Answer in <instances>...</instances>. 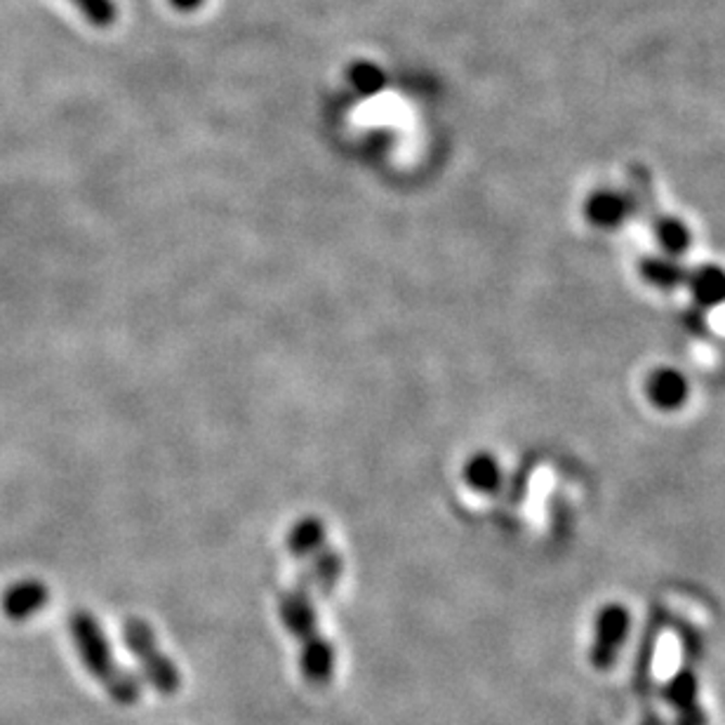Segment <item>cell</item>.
Returning a JSON list of instances; mask_svg holds the SVG:
<instances>
[{
	"label": "cell",
	"mask_w": 725,
	"mask_h": 725,
	"mask_svg": "<svg viewBox=\"0 0 725 725\" xmlns=\"http://www.w3.org/2000/svg\"><path fill=\"white\" fill-rule=\"evenodd\" d=\"M467 483L479 493H495L501 485V467L493 455H476L469 459V465L465 469Z\"/></svg>",
	"instance_id": "obj_16"
},
{
	"label": "cell",
	"mask_w": 725,
	"mask_h": 725,
	"mask_svg": "<svg viewBox=\"0 0 725 725\" xmlns=\"http://www.w3.org/2000/svg\"><path fill=\"white\" fill-rule=\"evenodd\" d=\"M205 0H170V5L179 12H191V10H199Z\"/></svg>",
	"instance_id": "obj_20"
},
{
	"label": "cell",
	"mask_w": 725,
	"mask_h": 725,
	"mask_svg": "<svg viewBox=\"0 0 725 725\" xmlns=\"http://www.w3.org/2000/svg\"><path fill=\"white\" fill-rule=\"evenodd\" d=\"M309 559L311 563L302 570L300 580L309 584L314 594L330 596L332 589L338 587V582L342 580L344 559L340 556V551H334L328 544H323L316 554H311Z\"/></svg>",
	"instance_id": "obj_8"
},
{
	"label": "cell",
	"mask_w": 725,
	"mask_h": 725,
	"mask_svg": "<svg viewBox=\"0 0 725 725\" xmlns=\"http://www.w3.org/2000/svg\"><path fill=\"white\" fill-rule=\"evenodd\" d=\"M68 632H72L78 658L86 664L88 672L102 683L111 700L123 707H135L142 700V683L123 666L111 654L109 638L90 612L78 610L68 620Z\"/></svg>",
	"instance_id": "obj_1"
},
{
	"label": "cell",
	"mask_w": 725,
	"mask_h": 725,
	"mask_svg": "<svg viewBox=\"0 0 725 725\" xmlns=\"http://www.w3.org/2000/svg\"><path fill=\"white\" fill-rule=\"evenodd\" d=\"M632 632V612L622 603H606L594 618L589 662L596 672H610Z\"/></svg>",
	"instance_id": "obj_3"
},
{
	"label": "cell",
	"mask_w": 725,
	"mask_h": 725,
	"mask_svg": "<svg viewBox=\"0 0 725 725\" xmlns=\"http://www.w3.org/2000/svg\"><path fill=\"white\" fill-rule=\"evenodd\" d=\"M48 587L43 582L26 580L17 582L3 596V612L10 620H29L48 603Z\"/></svg>",
	"instance_id": "obj_9"
},
{
	"label": "cell",
	"mask_w": 725,
	"mask_h": 725,
	"mask_svg": "<svg viewBox=\"0 0 725 725\" xmlns=\"http://www.w3.org/2000/svg\"><path fill=\"white\" fill-rule=\"evenodd\" d=\"M686 285L697 306L714 309L725 302V269L718 264H702L688 274Z\"/></svg>",
	"instance_id": "obj_10"
},
{
	"label": "cell",
	"mask_w": 725,
	"mask_h": 725,
	"mask_svg": "<svg viewBox=\"0 0 725 725\" xmlns=\"http://www.w3.org/2000/svg\"><path fill=\"white\" fill-rule=\"evenodd\" d=\"M638 271L640 278H644L646 283H650L652 288L658 290H676L683 283H686L688 271L676 257H666V255H652L646 257L644 262L638 264Z\"/></svg>",
	"instance_id": "obj_12"
},
{
	"label": "cell",
	"mask_w": 725,
	"mask_h": 725,
	"mask_svg": "<svg viewBox=\"0 0 725 725\" xmlns=\"http://www.w3.org/2000/svg\"><path fill=\"white\" fill-rule=\"evenodd\" d=\"M323 544H328L326 537V525L318 519H304L300 521L288 537V547L295 559H309Z\"/></svg>",
	"instance_id": "obj_15"
},
{
	"label": "cell",
	"mask_w": 725,
	"mask_h": 725,
	"mask_svg": "<svg viewBox=\"0 0 725 725\" xmlns=\"http://www.w3.org/2000/svg\"><path fill=\"white\" fill-rule=\"evenodd\" d=\"M278 615H281L283 626L300 640V644L320 634L314 606V592L309 584L302 580H297L288 592L281 594V598H278Z\"/></svg>",
	"instance_id": "obj_4"
},
{
	"label": "cell",
	"mask_w": 725,
	"mask_h": 725,
	"mask_svg": "<svg viewBox=\"0 0 725 725\" xmlns=\"http://www.w3.org/2000/svg\"><path fill=\"white\" fill-rule=\"evenodd\" d=\"M674 725H709V716H707L704 707L697 704V707H690L686 711H678L676 718H674Z\"/></svg>",
	"instance_id": "obj_19"
},
{
	"label": "cell",
	"mask_w": 725,
	"mask_h": 725,
	"mask_svg": "<svg viewBox=\"0 0 725 725\" xmlns=\"http://www.w3.org/2000/svg\"><path fill=\"white\" fill-rule=\"evenodd\" d=\"M638 725H666V721L660 714H654V711H648V714L640 718Z\"/></svg>",
	"instance_id": "obj_21"
},
{
	"label": "cell",
	"mask_w": 725,
	"mask_h": 725,
	"mask_svg": "<svg viewBox=\"0 0 725 725\" xmlns=\"http://www.w3.org/2000/svg\"><path fill=\"white\" fill-rule=\"evenodd\" d=\"M646 396L652 408L662 412H676L690 398V382L686 374L672 366L654 368L646 380Z\"/></svg>",
	"instance_id": "obj_5"
},
{
	"label": "cell",
	"mask_w": 725,
	"mask_h": 725,
	"mask_svg": "<svg viewBox=\"0 0 725 725\" xmlns=\"http://www.w3.org/2000/svg\"><path fill=\"white\" fill-rule=\"evenodd\" d=\"M654 243L666 257H683L692 245V231L681 217H660L652 227Z\"/></svg>",
	"instance_id": "obj_14"
},
{
	"label": "cell",
	"mask_w": 725,
	"mask_h": 725,
	"mask_svg": "<svg viewBox=\"0 0 725 725\" xmlns=\"http://www.w3.org/2000/svg\"><path fill=\"white\" fill-rule=\"evenodd\" d=\"M72 3L97 29H109L118 20V8L114 0H72Z\"/></svg>",
	"instance_id": "obj_17"
},
{
	"label": "cell",
	"mask_w": 725,
	"mask_h": 725,
	"mask_svg": "<svg viewBox=\"0 0 725 725\" xmlns=\"http://www.w3.org/2000/svg\"><path fill=\"white\" fill-rule=\"evenodd\" d=\"M584 217L598 229H618L632 215V199L618 189H598L584 201Z\"/></svg>",
	"instance_id": "obj_6"
},
{
	"label": "cell",
	"mask_w": 725,
	"mask_h": 725,
	"mask_svg": "<svg viewBox=\"0 0 725 725\" xmlns=\"http://www.w3.org/2000/svg\"><path fill=\"white\" fill-rule=\"evenodd\" d=\"M123 638L125 646L132 652V658L142 666V674L151 683V688L165 697L177 695L181 688V674L177 664L161 650L156 632L151 629V624L139 618L125 620Z\"/></svg>",
	"instance_id": "obj_2"
},
{
	"label": "cell",
	"mask_w": 725,
	"mask_h": 725,
	"mask_svg": "<svg viewBox=\"0 0 725 725\" xmlns=\"http://www.w3.org/2000/svg\"><path fill=\"white\" fill-rule=\"evenodd\" d=\"M664 626V612L654 610L644 636H640L638 652H636V664H634V688L638 692H648L650 690V681H652V662H654V650H658V636Z\"/></svg>",
	"instance_id": "obj_11"
},
{
	"label": "cell",
	"mask_w": 725,
	"mask_h": 725,
	"mask_svg": "<svg viewBox=\"0 0 725 725\" xmlns=\"http://www.w3.org/2000/svg\"><path fill=\"white\" fill-rule=\"evenodd\" d=\"M348 78H352L354 86L366 94H372V92H378V90L384 88V74L380 72L378 66L368 64V62H358L356 66H352Z\"/></svg>",
	"instance_id": "obj_18"
},
{
	"label": "cell",
	"mask_w": 725,
	"mask_h": 725,
	"mask_svg": "<svg viewBox=\"0 0 725 725\" xmlns=\"http://www.w3.org/2000/svg\"><path fill=\"white\" fill-rule=\"evenodd\" d=\"M662 697L664 702L674 709V714L700 704V678H697L695 666H681L678 672L664 683Z\"/></svg>",
	"instance_id": "obj_13"
},
{
	"label": "cell",
	"mask_w": 725,
	"mask_h": 725,
	"mask_svg": "<svg viewBox=\"0 0 725 725\" xmlns=\"http://www.w3.org/2000/svg\"><path fill=\"white\" fill-rule=\"evenodd\" d=\"M334 664H338V654H334L332 644L323 634H316L300 644V672L311 686H328L334 676Z\"/></svg>",
	"instance_id": "obj_7"
}]
</instances>
